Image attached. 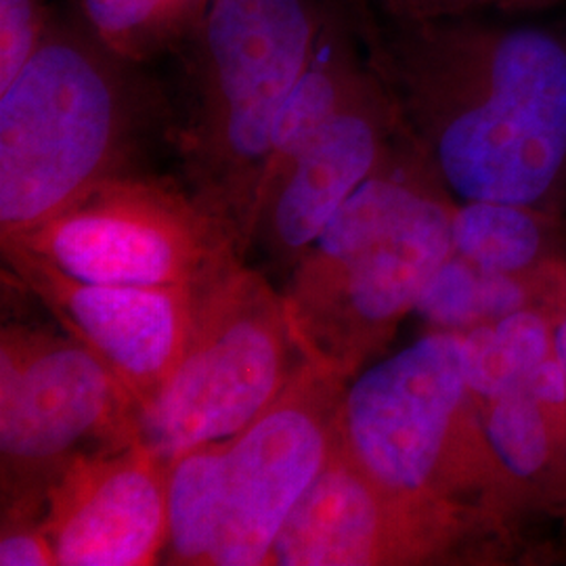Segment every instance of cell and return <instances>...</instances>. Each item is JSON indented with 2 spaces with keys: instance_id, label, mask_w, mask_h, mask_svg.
Masks as SVG:
<instances>
[{
  "instance_id": "obj_1",
  "label": "cell",
  "mask_w": 566,
  "mask_h": 566,
  "mask_svg": "<svg viewBox=\"0 0 566 566\" xmlns=\"http://www.w3.org/2000/svg\"><path fill=\"white\" fill-rule=\"evenodd\" d=\"M455 206L403 130L287 273L283 303L306 361L353 380L390 343L453 254Z\"/></svg>"
},
{
  "instance_id": "obj_2",
  "label": "cell",
  "mask_w": 566,
  "mask_h": 566,
  "mask_svg": "<svg viewBox=\"0 0 566 566\" xmlns=\"http://www.w3.org/2000/svg\"><path fill=\"white\" fill-rule=\"evenodd\" d=\"M139 63L81 23L53 20L0 88V235L11 238L112 179L133 160L154 114Z\"/></svg>"
},
{
  "instance_id": "obj_3",
  "label": "cell",
  "mask_w": 566,
  "mask_h": 566,
  "mask_svg": "<svg viewBox=\"0 0 566 566\" xmlns=\"http://www.w3.org/2000/svg\"><path fill=\"white\" fill-rule=\"evenodd\" d=\"M325 11L317 0H212L193 41V102L181 130L191 196L243 256L271 133L303 76Z\"/></svg>"
},
{
  "instance_id": "obj_4",
  "label": "cell",
  "mask_w": 566,
  "mask_h": 566,
  "mask_svg": "<svg viewBox=\"0 0 566 566\" xmlns=\"http://www.w3.org/2000/svg\"><path fill=\"white\" fill-rule=\"evenodd\" d=\"M338 447L397 493L481 510L497 521L510 507L458 332H428L346 385Z\"/></svg>"
},
{
  "instance_id": "obj_5",
  "label": "cell",
  "mask_w": 566,
  "mask_h": 566,
  "mask_svg": "<svg viewBox=\"0 0 566 566\" xmlns=\"http://www.w3.org/2000/svg\"><path fill=\"white\" fill-rule=\"evenodd\" d=\"M304 361L282 290L240 252L227 254L193 283L181 359L142 413V443L172 462L189 447L231 439Z\"/></svg>"
},
{
  "instance_id": "obj_6",
  "label": "cell",
  "mask_w": 566,
  "mask_h": 566,
  "mask_svg": "<svg viewBox=\"0 0 566 566\" xmlns=\"http://www.w3.org/2000/svg\"><path fill=\"white\" fill-rule=\"evenodd\" d=\"M137 441L139 407L84 344L70 334L2 325V518L42 521L49 489L65 465Z\"/></svg>"
},
{
  "instance_id": "obj_7",
  "label": "cell",
  "mask_w": 566,
  "mask_h": 566,
  "mask_svg": "<svg viewBox=\"0 0 566 566\" xmlns=\"http://www.w3.org/2000/svg\"><path fill=\"white\" fill-rule=\"evenodd\" d=\"M407 137L460 202L554 210L566 193V142L493 91L367 51Z\"/></svg>"
},
{
  "instance_id": "obj_8",
  "label": "cell",
  "mask_w": 566,
  "mask_h": 566,
  "mask_svg": "<svg viewBox=\"0 0 566 566\" xmlns=\"http://www.w3.org/2000/svg\"><path fill=\"white\" fill-rule=\"evenodd\" d=\"M2 243L82 282L120 285H193L227 254H242L191 193L137 175L103 182Z\"/></svg>"
},
{
  "instance_id": "obj_9",
  "label": "cell",
  "mask_w": 566,
  "mask_h": 566,
  "mask_svg": "<svg viewBox=\"0 0 566 566\" xmlns=\"http://www.w3.org/2000/svg\"><path fill=\"white\" fill-rule=\"evenodd\" d=\"M500 521L481 510L397 493L336 443L324 472L271 549L273 566L446 565Z\"/></svg>"
},
{
  "instance_id": "obj_10",
  "label": "cell",
  "mask_w": 566,
  "mask_h": 566,
  "mask_svg": "<svg viewBox=\"0 0 566 566\" xmlns=\"http://www.w3.org/2000/svg\"><path fill=\"white\" fill-rule=\"evenodd\" d=\"M348 380L304 361L250 424L227 439L223 507L210 566H266L283 526L338 443Z\"/></svg>"
},
{
  "instance_id": "obj_11",
  "label": "cell",
  "mask_w": 566,
  "mask_h": 566,
  "mask_svg": "<svg viewBox=\"0 0 566 566\" xmlns=\"http://www.w3.org/2000/svg\"><path fill=\"white\" fill-rule=\"evenodd\" d=\"M2 256L61 329L114 374L142 413L154 405L181 359L193 285L82 282L7 243Z\"/></svg>"
},
{
  "instance_id": "obj_12",
  "label": "cell",
  "mask_w": 566,
  "mask_h": 566,
  "mask_svg": "<svg viewBox=\"0 0 566 566\" xmlns=\"http://www.w3.org/2000/svg\"><path fill=\"white\" fill-rule=\"evenodd\" d=\"M401 135L397 107L374 72V81L259 193L250 248H263L269 263L290 273Z\"/></svg>"
},
{
  "instance_id": "obj_13",
  "label": "cell",
  "mask_w": 566,
  "mask_h": 566,
  "mask_svg": "<svg viewBox=\"0 0 566 566\" xmlns=\"http://www.w3.org/2000/svg\"><path fill=\"white\" fill-rule=\"evenodd\" d=\"M170 462L142 441L84 453L49 489L42 525L57 566H149L168 546Z\"/></svg>"
},
{
  "instance_id": "obj_14",
  "label": "cell",
  "mask_w": 566,
  "mask_h": 566,
  "mask_svg": "<svg viewBox=\"0 0 566 566\" xmlns=\"http://www.w3.org/2000/svg\"><path fill=\"white\" fill-rule=\"evenodd\" d=\"M479 15L369 30V49L483 86L566 142V41L546 28Z\"/></svg>"
},
{
  "instance_id": "obj_15",
  "label": "cell",
  "mask_w": 566,
  "mask_h": 566,
  "mask_svg": "<svg viewBox=\"0 0 566 566\" xmlns=\"http://www.w3.org/2000/svg\"><path fill=\"white\" fill-rule=\"evenodd\" d=\"M479 407L510 507L566 506V371L558 355L526 385Z\"/></svg>"
},
{
  "instance_id": "obj_16",
  "label": "cell",
  "mask_w": 566,
  "mask_h": 566,
  "mask_svg": "<svg viewBox=\"0 0 566 566\" xmlns=\"http://www.w3.org/2000/svg\"><path fill=\"white\" fill-rule=\"evenodd\" d=\"M371 81L374 70L369 61L364 63L361 53L355 49L348 21L325 11L313 55L273 126L259 193Z\"/></svg>"
},
{
  "instance_id": "obj_17",
  "label": "cell",
  "mask_w": 566,
  "mask_h": 566,
  "mask_svg": "<svg viewBox=\"0 0 566 566\" xmlns=\"http://www.w3.org/2000/svg\"><path fill=\"white\" fill-rule=\"evenodd\" d=\"M523 308H546L560 315L566 308V273L523 277L481 269L451 254L434 273L413 313L428 332L464 334Z\"/></svg>"
},
{
  "instance_id": "obj_18",
  "label": "cell",
  "mask_w": 566,
  "mask_h": 566,
  "mask_svg": "<svg viewBox=\"0 0 566 566\" xmlns=\"http://www.w3.org/2000/svg\"><path fill=\"white\" fill-rule=\"evenodd\" d=\"M453 252L506 275L537 277L565 271L554 210L502 202H460L453 212Z\"/></svg>"
},
{
  "instance_id": "obj_19",
  "label": "cell",
  "mask_w": 566,
  "mask_h": 566,
  "mask_svg": "<svg viewBox=\"0 0 566 566\" xmlns=\"http://www.w3.org/2000/svg\"><path fill=\"white\" fill-rule=\"evenodd\" d=\"M556 313L523 308L462 334L468 386L479 405L526 385L556 355Z\"/></svg>"
},
{
  "instance_id": "obj_20",
  "label": "cell",
  "mask_w": 566,
  "mask_h": 566,
  "mask_svg": "<svg viewBox=\"0 0 566 566\" xmlns=\"http://www.w3.org/2000/svg\"><path fill=\"white\" fill-rule=\"evenodd\" d=\"M227 439L189 447L168 470V565L210 566L217 546Z\"/></svg>"
},
{
  "instance_id": "obj_21",
  "label": "cell",
  "mask_w": 566,
  "mask_h": 566,
  "mask_svg": "<svg viewBox=\"0 0 566 566\" xmlns=\"http://www.w3.org/2000/svg\"><path fill=\"white\" fill-rule=\"evenodd\" d=\"M212 0H81L82 23L112 53L143 63L196 34Z\"/></svg>"
},
{
  "instance_id": "obj_22",
  "label": "cell",
  "mask_w": 566,
  "mask_h": 566,
  "mask_svg": "<svg viewBox=\"0 0 566 566\" xmlns=\"http://www.w3.org/2000/svg\"><path fill=\"white\" fill-rule=\"evenodd\" d=\"M51 21L46 0H0V88L32 57Z\"/></svg>"
},
{
  "instance_id": "obj_23",
  "label": "cell",
  "mask_w": 566,
  "mask_h": 566,
  "mask_svg": "<svg viewBox=\"0 0 566 566\" xmlns=\"http://www.w3.org/2000/svg\"><path fill=\"white\" fill-rule=\"evenodd\" d=\"M369 9L382 15V21L413 23V21L447 20L479 15L504 7L512 0H365Z\"/></svg>"
},
{
  "instance_id": "obj_24",
  "label": "cell",
  "mask_w": 566,
  "mask_h": 566,
  "mask_svg": "<svg viewBox=\"0 0 566 566\" xmlns=\"http://www.w3.org/2000/svg\"><path fill=\"white\" fill-rule=\"evenodd\" d=\"M0 565L57 566L55 549L36 518H2Z\"/></svg>"
},
{
  "instance_id": "obj_25",
  "label": "cell",
  "mask_w": 566,
  "mask_h": 566,
  "mask_svg": "<svg viewBox=\"0 0 566 566\" xmlns=\"http://www.w3.org/2000/svg\"><path fill=\"white\" fill-rule=\"evenodd\" d=\"M554 343H556V355L566 371V308L556 317V327H554Z\"/></svg>"
}]
</instances>
